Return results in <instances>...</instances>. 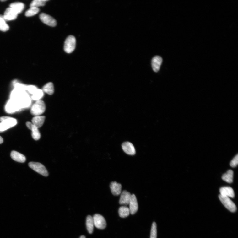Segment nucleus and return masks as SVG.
I'll use <instances>...</instances> for the list:
<instances>
[{"instance_id": "obj_1", "label": "nucleus", "mask_w": 238, "mask_h": 238, "mask_svg": "<svg viewBox=\"0 0 238 238\" xmlns=\"http://www.w3.org/2000/svg\"><path fill=\"white\" fill-rule=\"evenodd\" d=\"M46 109L44 102L40 100L36 101L30 110L31 114L36 116H39L43 113Z\"/></svg>"}, {"instance_id": "obj_2", "label": "nucleus", "mask_w": 238, "mask_h": 238, "mask_svg": "<svg viewBox=\"0 0 238 238\" xmlns=\"http://www.w3.org/2000/svg\"><path fill=\"white\" fill-rule=\"evenodd\" d=\"M76 39L74 36H68L65 42L64 49L65 52L68 53L73 52L76 48Z\"/></svg>"}, {"instance_id": "obj_3", "label": "nucleus", "mask_w": 238, "mask_h": 238, "mask_svg": "<svg viewBox=\"0 0 238 238\" xmlns=\"http://www.w3.org/2000/svg\"><path fill=\"white\" fill-rule=\"evenodd\" d=\"M30 168L32 170L41 175L44 176H48V173L46 167L39 162H30L29 164Z\"/></svg>"}, {"instance_id": "obj_4", "label": "nucleus", "mask_w": 238, "mask_h": 238, "mask_svg": "<svg viewBox=\"0 0 238 238\" xmlns=\"http://www.w3.org/2000/svg\"><path fill=\"white\" fill-rule=\"evenodd\" d=\"M219 198L223 205L230 211L234 212L236 211L237 208L236 205L229 197L220 195L219 196Z\"/></svg>"}, {"instance_id": "obj_5", "label": "nucleus", "mask_w": 238, "mask_h": 238, "mask_svg": "<svg viewBox=\"0 0 238 238\" xmlns=\"http://www.w3.org/2000/svg\"><path fill=\"white\" fill-rule=\"evenodd\" d=\"M19 103L15 100L10 99L5 106L6 111L8 113H13L21 109Z\"/></svg>"}, {"instance_id": "obj_6", "label": "nucleus", "mask_w": 238, "mask_h": 238, "mask_svg": "<svg viewBox=\"0 0 238 238\" xmlns=\"http://www.w3.org/2000/svg\"><path fill=\"white\" fill-rule=\"evenodd\" d=\"M94 225L97 228L104 229L106 227V224L105 218L101 215L96 214L93 217Z\"/></svg>"}, {"instance_id": "obj_7", "label": "nucleus", "mask_w": 238, "mask_h": 238, "mask_svg": "<svg viewBox=\"0 0 238 238\" xmlns=\"http://www.w3.org/2000/svg\"><path fill=\"white\" fill-rule=\"evenodd\" d=\"M41 21L47 25L51 27H55L57 24V22L54 19L45 13H41L40 15Z\"/></svg>"}, {"instance_id": "obj_8", "label": "nucleus", "mask_w": 238, "mask_h": 238, "mask_svg": "<svg viewBox=\"0 0 238 238\" xmlns=\"http://www.w3.org/2000/svg\"><path fill=\"white\" fill-rule=\"evenodd\" d=\"M130 214L133 215L136 214L138 210V205L136 197L134 194L131 195L130 200L129 203Z\"/></svg>"}, {"instance_id": "obj_9", "label": "nucleus", "mask_w": 238, "mask_h": 238, "mask_svg": "<svg viewBox=\"0 0 238 238\" xmlns=\"http://www.w3.org/2000/svg\"><path fill=\"white\" fill-rule=\"evenodd\" d=\"M18 15V14L13 9L9 8L6 10L3 16L4 19L7 21L16 19Z\"/></svg>"}, {"instance_id": "obj_10", "label": "nucleus", "mask_w": 238, "mask_h": 238, "mask_svg": "<svg viewBox=\"0 0 238 238\" xmlns=\"http://www.w3.org/2000/svg\"><path fill=\"white\" fill-rule=\"evenodd\" d=\"M17 101L19 103L22 108L28 107L31 102L30 98L26 92Z\"/></svg>"}, {"instance_id": "obj_11", "label": "nucleus", "mask_w": 238, "mask_h": 238, "mask_svg": "<svg viewBox=\"0 0 238 238\" xmlns=\"http://www.w3.org/2000/svg\"><path fill=\"white\" fill-rule=\"evenodd\" d=\"M122 147L124 152L130 155H134L136 153L135 147L132 143L128 142L122 143Z\"/></svg>"}, {"instance_id": "obj_12", "label": "nucleus", "mask_w": 238, "mask_h": 238, "mask_svg": "<svg viewBox=\"0 0 238 238\" xmlns=\"http://www.w3.org/2000/svg\"><path fill=\"white\" fill-rule=\"evenodd\" d=\"M28 128L32 131L33 138L35 140H38L40 139L41 134L38 129L32 123L28 122H26Z\"/></svg>"}, {"instance_id": "obj_13", "label": "nucleus", "mask_w": 238, "mask_h": 238, "mask_svg": "<svg viewBox=\"0 0 238 238\" xmlns=\"http://www.w3.org/2000/svg\"><path fill=\"white\" fill-rule=\"evenodd\" d=\"M220 195L229 197L234 198L235 196L233 189L230 187H224L221 188Z\"/></svg>"}, {"instance_id": "obj_14", "label": "nucleus", "mask_w": 238, "mask_h": 238, "mask_svg": "<svg viewBox=\"0 0 238 238\" xmlns=\"http://www.w3.org/2000/svg\"><path fill=\"white\" fill-rule=\"evenodd\" d=\"M131 196V194L129 192L126 190L123 191L121 194L119 203L122 205H128Z\"/></svg>"}, {"instance_id": "obj_15", "label": "nucleus", "mask_w": 238, "mask_h": 238, "mask_svg": "<svg viewBox=\"0 0 238 238\" xmlns=\"http://www.w3.org/2000/svg\"><path fill=\"white\" fill-rule=\"evenodd\" d=\"M162 62V59L159 56H156L152 59V65L153 70L158 72L159 70Z\"/></svg>"}, {"instance_id": "obj_16", "label": "nucleus", "mask_w": 238, "mask_h": 238, "mask_svg": "<svg viewBox=\"0 0 238 238\" xmlns=\"http://www.w3.org/2000/svg\"><path fill=\"white\" fill-rule=\"evenodd\" d=\"M110 189L113 195L118 196L122 192V186L116 181L112 182L110 185Z\"/></svg>"}, {"instance_id": "obj_17", "label": "nucleus", "mask_w": 238, "mask_h": 238, "mask_svg": "<svg viewBox=\"0 0 238 238\" xmlns=\"http://www.w3.org/2000/svg\"><path fill=\"white\" fill-rule=\"evenodd\" d=\"M0 121L7 124L10 128L16 126L17 121L16 119L8 116H2L0 117Z\"/></svg>"}, {"instance_id": "obj_18", "label": "nucleus", "mask_w": 238, "mask_h": 238, "mask_svg": "<svg viewBox=\"0 0 238 238\" xmlns=\"http://www.w3.org/2000/svg\"><path fill=\"white\" fill-rule=\"evenodd\" d=\"M11 156L12 159L19 162L24 163L26 160V157L24 155L16 151L11 152Z\"/></svg>"}, {"instance_id": "obj_19", "label": "nucleus", "mask_w": 238, "mask_h": 238, "mask_svg": "<svg viewBox=\"0 0 238 238\" xmlns=\"http://www.w3.org/2000/svg\"><path fill=\"white\" fill-rule=\"evenodd\" d=\"M45 118L46 117L44 116H35L32 119V124L37 128H40L44 123Z\"/></svg>"}, {"instance_id": "obj_20", "label": "nucleus", "mask_w": 238, "mask_h": 238, "mask_svg": "<svg viewBox=\"0 0 238 238\" xmlns=\"http://www.w3.org/2000/svg\"><path fill=\"white\" fill-rule=\"evenodd\" d=\"M10 8L13 9L17 14H19L21 13L23 10L24 5V3L21 2H15L11 4Z\"/></svg>"}, {"instance_id": "obj_21", "label": "nucleus", "mask_w": 238, "mask_h": 238, "mask_svg": "<svg viewBox=\"0 0 238 238\" xmlns=\"http://www.w3.org/2000/svg\"><path fill=\"white\" fill-rule=\"evenodd\" d=\"M234 172L229 170L226 173L224 174L222 176V179L225 182L231 183L233 181Z\"/></svg>"}, {"instance_id": "obj_22", "label": "nucleus", "mask_w": 238, "mask_h": 238, "mask_svg": "<svg viewBox=\"0 0 238 238\" xmlns=\"http://www.w3.org/2000/svg\"><path fill=\"white\" fill-rule=\"evenodd\" d=\"M86 225L89 233L90 234H92L93 231L94 224L93 217L89 215L87 217Z\"/></svg>"}, {"instance_id": "obj_23", "label": "nucleus", "mask_w": 238, "mask_h": 238, "mask_svg": "<svg viewBox=\"0 0 238 238\" xmlns=\"http://www.w3.org/2000/svg\"><path fill=\"white\" fill-rule=\"evenodd\" d=\"M42 90L49 95H52L54 92L53 84L51 82L47 83L43 87Z\"/></svg>"}, {"instance_id": "obj_24", "label": "nucleus", "mask_w": 238, "mask_h": 238, "mask_svg": "<svg viewBox=\"0 0 238 238\" xmlns=\"http://www.w3.org/2000/svg\"><path fill=\"white\" fill-rule=\"evenodd\" d=\"M118 214L119 216L121 218L127 217L130 214L129 209L126 206H122L119 209Z\"/></svg>"}, {"instance_id": "obj_25", "label": "nucleus", "mask_w": 238, "mask_h": 238, "mask_svg": "<svg viewBox=\"0 0 238 238\" xmlns=\"http://www.w3.org/2000/svg\"><path fill=\"white\" fill-rule=\"evenodd\" d=\"M26 92L14 89L10 95V99H13L18 101L23 94Z\"/></svg>"}, {"instance_id": "obj_26", "label": "nucleus", "mask_w": 238, "mask_h": 238, "mask_svg": "<svg viewBox=\"0 0 238 238\" xmlns=\"http://www.w3.org/2000/svg\"><path fill=\"white\" fill-rule=\"evenodd\" d=\"M9 29V27L4 19L3 15H0V30L6 32Z\"/></svg>"}, {"instance_id": "obj_27", "label": "nucleus", "mask_w": 238, "mask_h": 238, "mask_svg": "<svg viewBox=\"0 0 238 238\" xmlns=\"http://www.w3.org/2000/svg\"><path fill=\"white\" fill-rule=\"evenodd\" d=\"M47 1V0H34L30 4V7L38 8L43 7L45 5L46 2Z\"/></svg>"}, {"instance_id": "obj_28", "label": "nucleus", "mask_w": 238, "mask_h": 238, "mask_svg": "<svg viewBox=\"0 0 238 238\" xmlns=\"http://www.w3.org/2000/svg\"><path fill=\"white\" fill-rule=\"evenodd\" d=\"M40 9L38 8L30 7L25 14L27 17H30L34 16L39 13Z\"/></svg>"}, {"instance_id": "obj_29", "label": "nucleus", "mask_w": 238, "mask_h": 238, "mask_svg": "<svg viewBox=\"0 0 238 238\" xmlns=\"http://www.w3.org/2000/svg\"><path fill=\"white\" fill-rule=\"evenodd\" d=\"M44 96V92L41 89H37L36 92L33 95L32 97V99L37 101L42 98Z\"/></svg>"}, {"instance_id": "obj_30", "label": "nucleus", "mask_w": 238, "mask_h": 238, "mask_svg": "<svg viewBox=\"0 0 238 238\" xmlns=\"http://www.w3.org/2000/svg\"><path fill=\"white\" fill-rule=\"evenodd\" d=\"M156 224L155 222L153 223L151 232L150 238H157V228Z\"/></svg>"}, {"instance_id": "obj_31", "label": "nucleus", "mask_w": 238, "mask_h": 238, "mask_svg": "<svg viewBox=\"0 0 238 238\" xmlns=\"http://www.w3.org/2000/svg\"><path fill=\"white\" fill-rule=\"evenodd\" d=\"M15 82L14 84L15 89L24 91L27 90V86L21 83H18L16 81H15Z\"/></svg>"}, {"instance_id": "obj_32", "label": "nucleus", "mask_w": 238, "mask_h": 238, "mask_svg": "<svg viewBox=\"0 0 238 238\" xmlns=\"http://www.w3.org/2000/svg\"><path fill=\"white\" fill-rule=\"evenodd\" d=\"M37 89H38L35 86L29 85L27 86V90L33 95L36 92Z\"/></svg>"}, {"instance_id": "obj_33", "label": "nucleus", "mask_w": 238, "mask_h": 238, "mask_svg": "<svg viewBox=\"0 0 238 238\" xmlns=\"http://www.w3.org/2000/svg\"><path fill=\"white\" fill-rule=\"evenodd\" d=\"M238 155L237 154L230 162V165L232 167H235L238 165Z\"/></svg>"}, {"instance_id": "obj_34", "label": "nucleus", "mask_w": 238, "mask_h": 238, "mask_svg": "<svg viewBox=\"0 0 238 238\" xmlns=\"http://www.w3.org/2000/svg\"><path fill=\"white\" fill-rule=\"evenodd\" d=\"M10 128L8 125L3 122L0 123V133L3 132Z\"/></svg>"}, {"instance_id": "obj_35", "label": "nucleus", "mask_w": 238, "mask_h": 238, "mask_svg": "<svg viewBox=\"0 0 238 238\" xmlns=\"http://www.w3.org/2000/svg\"><path fill=\"white\" fill-rule=\"evenodd\" d=\"M3 138H2V137L0 136V144H2L3 143Z\"/></svg>"}, {"instance_id": "obj_36", "label": "nucleus", "mask_w": 238, "mask_h": 238, "mask_svg": "<svg viewBox=\"0 0 238 238\" xmlns=\"http://www.w3.org/2000/svg\"><path fill=\"white\" fill-rule=\"evenodd\" d=\"M79 238H86V237L84 235H82Z\"/></svg>"}, {"instance_id": "obj_37", "label": "nucleus", "mask_w": 238, "mask_h": 238, "mask_svg": "<svg viewBox=\"0 0 238 238\" xmlns=\"http://www.w3.org/2000/svg\"><path fill=\"white\" fill-rule=\"evenodd\" d=\"M1 1L2 2H5V1Z\"/></svg>"}]
</instances>
